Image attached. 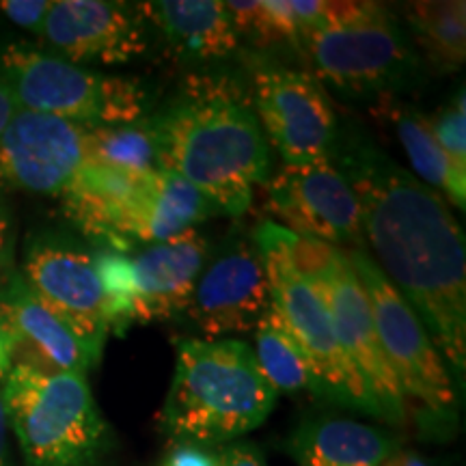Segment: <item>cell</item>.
Masks as SVG:
<instances>
[{
  "mask_svg": "<svg viewBox=\"0 0 466 466\" xmlns=\"http://www.w3.org/2000/svg\"><path fill=\"white\" fill-rule=\"evenodd\" d=\"M339 165L360 208L376 264L421 319L436 350L466 370L464 236L439 192L363 137L348 134Z\"/></svg>",
  "mask_w": 466,
  "mask_h": 466,
  "instance_id": "6da1fadb",
  "label": "cell"
},
{
  "mask_svg": "<svg viewBox=\"0 0 466 466\" xmlns=\"http://www.w3.org/2000/svg\"><path fill=\"white\" fill-rule=\"evenodd\" d=\"M160 168L182 175L217 212L242 217L270 177V147L248 97L225 78H192L154 116Z\"/></svg>",
  "mask_w": 466,
  "mask_h": 466,
  "instance_id": "7a4b0ae2",
  "label": "cell"
},
{
  "mask_svg": "<svg viewBox=\"0 0 466 466\" xmlns=\"http://www.w3.org/2000/svg\"><path fill=\"white\" fill-rule=\"evenodd\" d=\"M277 398L248 343L182 339L162 425L179 445L233 441L259 428Z\"/></svg>",
  "mask_w": 466,
  "mask_h": 466,
  "instance_id": "3957f363",
  "label": "cell"
},
{
  "mask_svg": "<svg viewBox=\"0 0 466 466\" xmlns=\"http://www.w3.org/2000/svg\"><path fill=\"white\" fill-rule=\"evenodd\" d=\"M302 46L319 83L348 97H389L410 86L421 69L398 17L370 0H326Z\"/></svg>",
  "mask_w": 466,
  "mask_h": 466,
  "instance_id": "277c9868",
  "label": "cell"
},
{
  "mask_svg": "<svg viewBox=\"0 0 466 466\" xmlns=\"http://www.w3.org/2000/svg\"><path fill=\"white\" fill-rule=\"evenodd\" d=\"M0 389L26 466H96L108 447V425L86 374L14 365Z\"/></svg>",
  "mask_w": 466,
  "mask_h": 466,
  "instance_id": "5b68a950",
  "label": "cell"
},
{
  "mask_svg": "<svg viewBox=\"0 0 466 466\" xmlns=\"http://www.w3.org/2000/svg\"><path fill=\"white\" fill-rule=\"evenodd\" d=\"M0 72L17 110L85 127L132 124L147 110V91L137 78L96 72L28 46H7Z\"/></svg>",
  "mask_w": 466,
  "mask_h": 466,
  "instance_id": "8992f818",
  "label": "cell"
},
{
  "mask_svg": "<svg viewBox=\"0 0 466 466\" xmlns=\"http://www.w3.org/2000/svg\"><path fill=\"white\" fill-rule=\"evenodd\" d=\"M283 242L296 270L324 300L343 352L374 400L378 419L404 423L406 400L384 357L370 299L346 250L300 238L288 229L283 233Z\"/></svg>",
  "mask_w": 466,
  "mask_h": 466,
  "instance_id": "52a82bcc",
  "label": "cell"
},
{
  "mask_svg": "<svg viewBox=\"0 0 466 466\" xmlns=\"http://www.w3.org/2000/svg\"><path fill=\"white\" fill-rule=\"evenodd\" d=\"M283 233V227L270 220L261 223L253 233V242L264 258L266 275L270 281L272 309L305 354L316 378L318 393L378 417V408L365 382L360 380L337 339L324 300L319 299L316 288L296 270L285 248Z\"/></svg>",
  "mask_w": 466,
  "mask_h": 466,
  "instance_id": "ba28073f",
  "label": "cell"
},
{
  "mask_svg": "<svg viewBox=\"0 0 466 466\" xmlns=\"http://www.w3.org/2000/svg\"><path fill=\"white\" fill-rule=\"evenodd\" d=\"M370 299L378 339L404 400L417 401L439 421L456 417V393L445 359L404 296L365 250H346Z\"/></svg>",
  "mask_w": 466,
  "mask_h": 466,
  "instance_id": "9c48e42d",
  "label": "cell"
},
{
  "mask_svg": "<svg viewBox=\"0 0 466 466\" xmlns=\"http://www.w3.org/2000/svg\"><path fill=\"white\" fill-rule=\"evenodd\" d=\"M253 110L285 165L333 160L339 121L316 76L283 66L253 72Z\"/></svg>",
  "mask_w": 466,
  "mask_h": 466,
  "instance_id": "30bf717a",
  "label": "cell"
},
{
  "mask_svg": "<svg viewBox=\"0 0 466 466\" xmlns=\"http://www.w3.org/2000/svg\"><path fill=\"white\" fill-rule=\"evenodd\" d=\"M266 206L283 229L343 250H365L360 208L333 160L283 165L268 177Z\"/></svg>",
  "mask_w": 466,
  "mask_h": 466,
  "instance_id": "8fae6325",
  "label": "cell"
},
{
  "mask_svg": "<svg viewBox=\"0 0 466 466\" xmlns=\"http://www.w3.org/2000/svg\"><path fill=\"white\" fill-rule=\"evenodd\" d=\"M272 305L266 264L253 238H233L206 261L186 316L209 339L258 329Z\"/></svg>",
  "mask_w": 466,
  "mask_h": 466,
  "instance_id": "7c38bea8",
  "label": "cell"
},
{
  "mask_svg": "<svg viewBox=\"0 0 466 466\" xmlns=\"http://www.w3.org/2000/svg\"><path fill=\"white\" fill-rule=\"evenodd\" d=\"M22 281L100 357L110 330L93 253L74 242L37 240L25 258Z\"/></svg>",
  "mask_w": 466,
  "mask_h": 466,
  "instance_id": "4fadbf2b",
  "label": "cell"
},
{
  "mask_svg": "<svg viewBox=\"0 0 466 466\" xmlns=\"http://www.w3.org/2000/svg\"><path fill=\"white\" fill-rule=\"evenodd\" d=\"M85 126L17 110L0 137V179L37 195H63L83 168Z\"/></svg>",
  "mask_w": 466,
  "mask_h": 466,
  "instance_id": "5bb4252c",
  "label": "cell"
},
{
  "mask_svg": "<svg viewBox=\"0 0 466 466\" xmlns=\"http://www.w3.org/2000/svg\"><path fill=\"white\" fill-rule=\"evenodd\" d=\"M61 58L76 66H126L147 48L137 5L108 0H55L42 31Z\"/></svg>",
  "mask_w": 466,
  "mask_h": 466,
  "instance_id": "9a60e30c",
  "label": "cell"
},
{
  "mask_svg": "<svg viewBox=\"0 0 466 466\" xmlns=\"http://www.w3.org/2000/svg\"><path fill=\"white\" fill-rule=\"evenodd\" d=\"M0 330L9 341L11 363L42 374H86L100 360L22 277L0 296Z\"/></svg>",
  "mask_w": 466,
  "mask_h": 466,
  "instance_id": "2e32d148",
  "label": "cell"
},
{
  "mask_svg": "<svg viewBox=\"0 0 466 466\" xmlns=\"http://www.w3.org/2000/svg\"><path fill=\"white\" fill-rule=\"evenodd\" d=\"M208 255V240L192 229L167 242L147 244L130 258L137 283V322L186 313Z\"/></svg>",
  "mask_w": 466,
  "mask_h": 466,
  "instance_id": "e0dca14e",
  "label": "cell"
},
{
  "mask_svg": "<svg viewBox=\"0 0 466 466\" xmlns=\"http://www.w3.org/2000/svg\"><path fill=\"white\" fill-rule=\"evenodd\" d=\"M149 173H127L85 160L83 168L63 192L67 217L85 233L126 253V225Z\"/></svg>",
  "mask_w": 466,
  "mask_h": 466,
  "instance_id": "ac0fdd59",
  "label": "cell"
},
{
  "mask_svg": "<svg viewBox=\"0 0 466 466\" xmlns=\"http://www.w3.org/2000/svg\"><path fill=\"white\" fill-rule=\"evenodd\" d=\"M167 50L184 61H214L236 52L240 37L220 0H156L137 5Z\"/></svg>",
  "mask_w": 466,
  "mask_h": 466,
  "instance_id": "d6986e66",
  "label": "cell"
},
{
  "mask_svg": "<svg viewBox=\"0 0 466 466\" xmlns=\"http://www.w3.org/2000/svg\"><path fill=\"white\" fill-rule=\"evenodd\" d=\"M212 203L182 175L158 168L145 179L141 195L134 203L126 225V240L158 244L192 231L214 214Z\"/></svg>",
  "mask_w": 466,
  "mask_h": 466,
  "instance_id": "ffe728a7",
  "label": "cell"
},
{
  "mask_svg": "<svg viewBox=\"0 0 466 466\" xmlns=\"http://www.w3.org/2000/svg\"><path fill=\"white\" fill-rule=\"evenodd\" d=\"M289 451L299 466H382L398 451V442L374 425L322 419L299 428Z\"/></svg>",
  "mask_w": 466,
  "mask_h": 466,
  "instance_id": "44dd1931",
  "label": "cell"
},
{
  "mask_svg": "<svg viewBox=\"0 0 466 466\" xmlns=\"http://www.w3.org/2000/svg\"><path fill=\"white\" fill-rule=\"evenodd\" d=\"M374 113L382 126L391 127L408 160L415 168V177L425 179L432 190L445 195L453 206L464 209L466 206V173H460L445 151L436 143L430 119L408 104L395 100L393 96L380 97Z\"/></svg>",
  "mask_w": 466,
  "mask_h": 466,
  "instance_id": "7402d4cb",
  "label": "cell"
},
{
  "mask_svg": "<svg viewBox=\"0 0 466 466\" xmlns=\"http://www.w3.org/2000/svg\"><path fill=\"white\" fill-rule=\"evenodd\" d=\"M415 42L439 72H456L466 58V5L462 0H419L406 5Z\"/></svg>",
  "mask_w": 466,
  "mask_h": 466,
  "instance_id": "603a6c76",
  "label": "cell"
},
{
  "mask_svg": "<svg viewBox=\"0 0 466 466\" xmlns=\"http://www.w3.org/2000/svg\"><path fill=\"white\" fill-rule=\"evenodd\" d=\"M86 160L127 173H151L160 168V147L154 116L132 124L97 126L85 130Z\"/></svg>",
  "mask_w": 466,
  "mask_h": 466,
  "instance_id": "cb8c5ba5",
  "label": "cell"
},
{
  "mask_svg": "<svg viewBox=\"0 0 466 466\" xmlns=\"http://www.w3.org/2000/svg\"><path fill=\"white\" fill-rule=\"evenodd\" d=\"M255 360L259 371L277 393L316 391V378L299 343L291 339L275 309H268L264 319L255 329Z\"/></svg>",
  "mask_w": 466,
  "mask_h": 466,
  "instance_id": "d4e9b609",
  "label": "cell"
},
{
  "mask_svg": "<svg viewBox=\"0 0 466 466\" xmlns=\"http://www.w3.org/2000/svg\"><path fill=\"white\" fill-rule=\"evenodd\" d=\"M225 9L238 37H248L259 46H300L289 0H227Z\"/></svg>",
  "mask_w": 466,
  "mask_h": 466,
  "instance_id": "484cf974",
  "label": "cell"
},
{
  "mask_svg": "<svg viewBox=\"0 0 466 466\" xmlns=\"http://www.w3.org/2000/svg\"><path fill=\"white\" fill-rule=\"evenodd\" d=\"M93 261L100 277L108 330L121 335L127 326L137 322V283L130 255L104 247L93 253Z\"/></svg>",
  "mask_w": 466,
  "mask_h": 466,
  "instance_id": "4316f807",
  "label": "cell"
},
{
  "mask_svg": "<svg viewBox=\"0 0 466 466\" xmlns=\"http://www.w3.org/2000/svg\"><path fill=\"white\" fill-rule=\"evenodd\" d=\"M430 127L439 143V147L445 151L451 165L460 173H466V108H464V91L460 89L458 96L451 97L450 104H445L434 116H428Z\"/></svg>",
  "mask_w": 466,
  "mask_h": 466,
  "instance_id": "83f0119b",
  "label": "cell"
},
{
  "mask_svg": "<svg viewBox=\"0 0 466 466\" xmlns=\"http://www.w3.org/2000/svg\"><path fill=\"white\" fill-rule=\"evenodd\" d=\"M50 5L52 0H5V3H0V11L15 26L25 28L28 33L42 35Z\"/></svg>",
  "mask_w": 466,
  "mask_h": 466,
  "instance_id": "f1b7e54d",
  "label": "cell"
},
{
  "mask_svg": "<svg viewBox=\"0 0 466 466\" xmlns=\"http://www.w3.org/2000/svg\"><path fill=\"white\" fill-rule=\"evenodd\" d=\"M162 466H218V456L201 445H177Z\"/></svg>",
  "mask_w": 466,
  "mask_h": 466,
  "instance_id": "f546056e",
  "label": "cell"
},
{
  "mask_svg": "<svg viewBox=\"0 0 466 466\" xmlns=\"http://www.w3.org/2000/svg\"><path fill=\"white\" fill-rule=\"evenodd\" d=\"M218 466H266L253 445H229L218 453Z\"/></svg>",
  "mask_w": 466,
  "mask_h": 466,
  "instance_id": "4dcf8cb0",
  "label": "cell"
},
{
  "mask_svg": "<svg viewBox=\"0 0 466 466\" xmlns=\"http://www.w3.org/2000/svg\"><path fill=\"white\" fill-rule=\"evenodd\" d=\"M15 113H17V108L14 104V97L9 96V91L5 89L3 83H0V137H3V132L7 130L9 121L14 119Z\"/></svg>",
  "mask_w": 466,
  "mask_h": 466,
  "instance_id": "1f68e13d",
  "label": "cell"
},
{
  "mask_svg": "<svg viewBox=\"0 0 466 466\" xmlns=\"http://www.w3.org/2000/svg\"><path fill=\"white\" fill-rule=\"evenodd\" d=\"M0 387H3V384H0ZM7 432H9V421H7V410H5V401H3V389H0V466H9Z\"/></svg>",
  "mask_w": 466,
  "mask_h": 466,
  "instance_id": "d6a6232c",
  "label": "cell"
},
{
  "mask_svg": "<svg viewBox=\"0 0 466 466\" xmlns=\"http://www.w3.org/2000/svg\"><path fill=\"white\" fill-rule=\"evenodd\" d=\"M382 466H430L425 460H421L417 453L410 451H393L391 456L384 460Z\"/></svg>",
  "mask_w": 466,
  "mask_h": 466,
  "instance_id": "836d02e7",
  "label": "cell"
},
{
  "mask_svg": "<svg viewBox=\"0 0 466 466\" xmlns=\"http://www.w3.org/2000/svg\"><path fill=\"white\" fill-rule=\"evenodd\" d=\"M11 367H14V363H11L9 341H7V337H5L3 330H0V384H3L5 378H7Z\"/></svg>",
  "mask_w": 466,
  "mask_h": 466,
  "instance_id": "e575fe53",
  "label": "cell"
},
{
  "mask_svg": "<svg viewBox=\"0 0 466 466\" xmlns=\"http://www.w3.org/2000/svg\"><path fill=\"white\" fill-rule=\"evenodd\" d=\"M7 238H9V220L3 206H0V259H3L5 247H7Z\"/></svg>",
  "mask_w": 466,
  "mask_h": 466,
  "instance_id": "d590c367",
  "label": "cell"
}]
</instances>
